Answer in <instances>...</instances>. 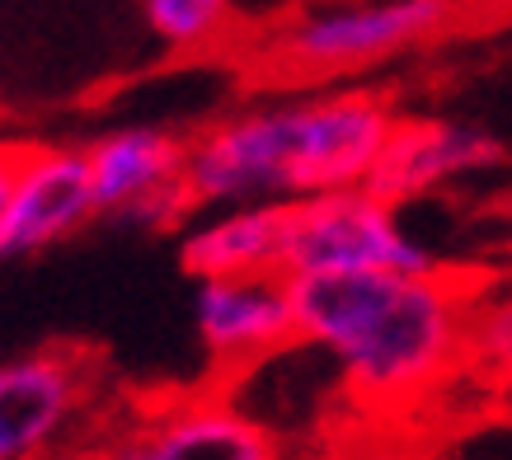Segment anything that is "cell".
<instances>
[{"label":"cell","mask_w":512,"mask_h":460,"mask_svg":"<svg viewBox=\"0 0 512 460\" xmlns=\"http://www.w3.org/2000/svg\"><path fill=\"white\" fill-rule=\"evenodd\" d=\"M296 338L372 404L419 399L470 357L475 292L451 273L287 277Z\"/></svg>","instance_id":"obj_1"},{"label":"cell","mask_w":512,"mask_h":460,"mask_svg":"<svg viewBox=\"0 0 512 460\" xmlns=\"http://www.w3.org/2000/svg\"><path fill=\"white\" fill-rule=\"evenodd\" d=\"M395 123V108L367 90L231 113L184 146L188 207L301 202L362 188Z\"/></svg>","instance_id":"obj_2"},{"label":"cell","mask_w":512,"mask_h":460,"mask_svg":"<svg viewBox=\"0 0 512 460\" xmlns=\"http://www.w3.org/2000/svg\"><path fill=\"white\" fill-rule=\"evenodd\" d=\"M311 273H437V259L409 235L400 207L362 184L287 202L282 277Z\"/></svg>","instance_id":"obj_3"},{"label":"cell","mask_w":512,"mask_h":460,"mask_svg":"<svg viewBox=\"0 0 512 460\" xmlns=\"http://www.w3.org/2000/svg\"><path fill=\"white\" fill-rule=\"evenodd\" d=\"M184 137L165 127H118L85 146L94 216L132 226H179L193 207L184 193Z\"/></svg>","instance_id":"obj_4"},{"label":"cell","mask_w":512,"mask_h":460,"mask_svg":"<svg viewBox=\"0 0 512 460\" xmlns=\"http://www.w3.org/2000/svg\"><path fill=\"white\" fill-rule=\"evenodd\" d=\"M90 362L71 348H38L0 362V460H47L80 428Z\"/></svg>","instance_id":"obj_5"},{"label":"cell","mask_w":512,"mask_h":460,"mask_svg":"<svg viewBox=\"0 0 512 460\" xmlns=\"http://www.w3.org/2000/svg\"><path fill=\"white\" fill-rule=\"evenodd\" d=\"M456 15L451 0H372L301 19L282 38V57L296 71H353L386 62L404 47L428 43Z\"/></svg>","instance_id":"obj_6"},{"label":"cell","mask_w":512,"mask_h":460,"mask_svg":"<svg viewBox=\"0 0 512 460\" xmlns=\"http://www.w3.org/2000/svg\"><path fill=\"white\" fill-rule=\"evenodd\" d=\"M99 460H287V451L240 399L188 395L123 428Z\"/></svg>","instance_id":"obj_7"},{"label":"cell","mask_w":512,"mask_h":460,"mask_svg":"<svg viewBox=\"0 0 512 460\" xmlns=\"http://www.w3.org/2000/svg\"><path fill=\"white\" fill-rule=\"evenodd\" d=\"M193 324L207 357L221 371H254L273 353L296 343L292 287L282 273H245V277H202L193 296Z\"/></svg>","instance_id":"obj_8"},{"label":"cell","mask_w":512,"mask_h":460,"mask_svg":"<svg viewBox=\"0 0 512 460\" xmlns=\"http://www.w3.org/2000/svg\"><path fill=\"white\" fill-rule=\"evenodd\" d=\"M494 165H503V141L489 137L484 127L447 118H400L367 188L390 207H404Z\"/></svg>","instance_id":"obj_9"},{"label":"cell","mask_w":512,"mask_h":460,"mask_svg":"<svg viewBox=\"0 0 512 460\" xmlns=\"http://www.w3.org/2000/svg\"><path fill=\"white\" fill-rule=\"evenodd\" d=\"M94 221L90 169L76 146H29L0 221V259H24L71 240Z\"/></svg>","instance_id":"obj_10"},{"label":"cell","mask_w":512,"mask_h":460,"mask_svg":"<svg viewBox=\"0 0 512 460\" xmlns=\"http://www.w3.org/2000/svg\"><path fill=\"white\" fill-rule=\"evenodd\" d=\"M282 226H287V202L207 207V216L184 230L179 254L198 282L202 277L282 273Z\"/></svg>","instance_id":"obj_11"},{"label":"cell","mask_w":512,"mask_h":460,"mask_svg":"<svg viewBox=\"0 0 512 460\" xmlns=\"http://www.w3.org/2000/svg\"><path fill=\"white\" fill-rule=\"evenodd\" d=\"M470 357L512 381V277L475 296V320H470Z\"/></svg>","instance_id":"obj_12"},{"label":"cell","mask_w":512,"mask_h":460,"mask_svg":"<svg viewBox=\"0 0 512 460\" xmlns=\"http://www.w3.org/2000/svg\"><path fill=\"white\" fill-rule=\"evenodd\" d=\"M231 10V0H146V24L174 47L202 43Z\"/></svg>","instance_id":"obj_13"},{"label":"cell","mask_w":512,"mask_h":460,"mask_svg":"<svg viewBox=\"0 0 512 460\" xmlns=\"http://www.w3.org/2000/svg\"><path fill=\"white\" fill-rule=\"evenodd\" d=\"M24 155L29 146H19V141H0V221H5V207H10V188L19 179V165H24Z\"/></svg>","instance_id":"obj_14"},{"label":"cell","mask_w":512,"mask_h":460,"mask_svg":"<svg viewBox=\"0 0 512 460\" xmlns=\"http://www.w3.org/2000/svg\"><path fill=\"white\" fill-rule=\"evenodd\" d=\"M508 249H512V202H508Z\"/></svg>","instance_id":"obj_15"}]
</instances>
